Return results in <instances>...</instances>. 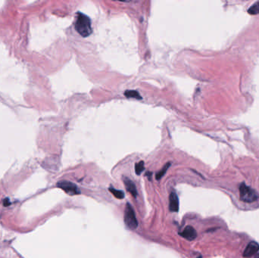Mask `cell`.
I'll use <instances>...</instances> for the list:
<instances>
[{
	"mask_svg": "<svg viewBox=\"0 0 259 258\" xmlns=\"http://www.w3.org/2000/svg\"><path fill=\"white\" fill-rule=\"evenodd\" d=\"M125 96L127 97V98H137V99H140L142 98L140 96V93H138L136 90H127L124 93Z\"/></svg>",
	"mask_w": 259,
	"mask_h": 258,
	"instance_id": "30bf717a",
	"label": "cell"
},
{
	"mask_svg": "<svg viewBox=\"0 0 259 258\" xmlns=\"http://www.w3.org/2000/svg\"><path fill=\"white\" fill-rule=\"evenodd\" d=\"M240 199L246 203H252L258 199V196L254 189L245 185L244 182L241 183L240 186Z\"/></svg>",
	"mask_w": 259,
	"mask_h": 258,
	"instance_id": "3957f363",
	"label": "cell"
},
{
	"mask_svg": "<svg viewBox=\"0 0 259 258\" xmlns=\"http://www.w3.org/2000/svg\"><path fill=\"white\" fill-rule=\"evenodd\" d=\"M108 190H109V192H111V193L115 196V198H116L117 199L124 198L125 194L123 191L118 190V189H115V188H112V187H110L109 189H108Z\"/></svg>",
	"mask_w": 259,
	"mask_h": 258,
	"instance_id": "9c48e42d",
	"label": "cell"
},
{
	"mask_svg": "<svg viewBox=\"0 0 259 258\" xmlns=\"http://www.w3.org/2000/svg\"><path fill=\"white\" fill-rule=\"evenodd\" d=\"M57 186L60 189L65 191L68 195H77L81 194V191H80L79 188L76 184L73 183V182H69V181H61L57 183Z\"/></svg>",
	"mask_w": 259,
	"mask_h": 258,
	"instance_id": "277c9868",
	"label": "cell"
},
{
	"mask_svg": "<svg viewBox=\"0 0 259 258\" xmlns=\"http://www.w3.org/2000/svg\"><path fill=\"white\" fill-rule=\"evenodd\" d=\"M179 235L184 239L189 241L194 240L197 237V232L195 229L191 226H187L181 232H179Z\"/></svg>",
	"mask_w": 259,
	"mask_h": 258,
	"instance_id": "5b68a950",
	"label": "cell"
},
{
	"mask_svg": "<svg viewBox=\"0 0 259 258\" xmlns=\"http://www.w3.org/2000/svg\"><path fill=\"white\" fill-rule=\"evenodd\" d=\"M169 209L171 212L179 211V198L175 192H171L169 196Z\"/></svg>",
	"mask_w": 259,
	"mask_h": 258,
	"instance_id": "ba28073f",
	"label": "cell"
},
{
	"mask_svg": "<svg viewBox=\"0 0 259 258\" xmlns=\"http://www.w3.org/2000/svg\"><path fill=\"white\" fill-rule=\"evenodd\" d=\"M170 166V163H168L167 164H165V165L163 167V168H162L159 172L157 173L156 176H155V178H156L157 180H161L162 177H163V176L165 175V173H166L167 170H168V168H169Z\"/></svg>",
	"mask_w": 259,
	"mask_h": 258,
	"instance_id": "7c38bea8",
	"label": "cell"
},
{
	"mask_svg": "<svg viewBox=\"0 0 259 258\" xmlns=\"http://www.w3.org/2000/svg\"><path fill=\"white\" fill-rule=\"evenodd\" d=\"M4 202H6V203H4V205L5 206H8V205H9V204H10V202H9V200H8V198H6V200L4 201Z\"/></svg>",
	"mask_w": 259,
	"mask_h": 258,
	"instance_id": "5bb4252c",
	"label": "cell"
},
{
	"mask_svg": "<svg viewBox=\"0 0 259 258\" xmlns=\"http://www.w3.org/2000/svg\"><path fill=\"white\" fill-rule=\"evenodd\" d=\"M255 258H259V254H258V255H257L256 257H255Z\"/></svg>",
	"mask_w": 259,
	"mask_h": 258,
	"instance_id": "9a60e30c",
	"label": "cell"
},
{
	"mask_svg": "<svg viewBox=\"0 0 259 258\" xmlns=\"http://www.w3.org/2000/svg\"><path fill=\"white\" fill-rule=\"evenodd\" d=\"M248 13L252 15L259 14V2L254 3L253 5L248 9Z\"/></svg>",
	"mask_w": 259,
	"mask_h": 258,
	"instance_id": "8fae6325",
	"label": "cell"
},
{
	"mask_svg": "<svg viewBox=\"0 0 259 258\" xmlns=\"http://www.w3.org/2000/svg\"><path fill=\"white\" fill-rule=\"evenodd\" d=\"M198 258H203V257H198Z\"/></svg>",
	"mask_w": 259,
	"mask_h": 258,
	"instance_id": "2e32d148",
	"label": "cell"
},
{
	"mask_svg": "<svg viewBox=\"0 0 259 258\" xmlns=\"http://www.w3.org/2000/svg\"><path fill=\"white\" fill-rule=\"evenodd\" d=\"M74 27L77 33L83 37H87L91 34L92 31H93L90 18L81 12L77 13Z\"/></svg>",
	"mask_w": 259,
	"mask_h": 258,
	"instance_id": "6da1fadb",
	"label": "cell"
},
{
	"mask_svg": "<svg viewBox=\"0 0 259 258\" xmlns=\"http://www.w3.org/2000/svg\"><path fill=\"white\" fill-rule=\"evenodd\" d=\"M145 170V164L144 161L141 160L139 163L135 164V172L137 175H140L142 173V172H143V170Z\"/></svg>",
	"mask_w": 259,
	"mask_h": 258,
	"instance_id": "4fadbf2b",
	"label": "cell"
},
{
	"mask_svg": "<svg viewBox=\"0 0 259 258\" xmlns=\"http://www.w3.org/2000/svg\"><path fill=\"white\" fill-rule=\"evenodd\" d=\"M124 223L130 230H134L138 227V220L133 207L129 203L126 204L124 210Z\"/></svg>",
	"mask_w": 259,
	"mask_h": 258,
	"instance_id": "7a4b0ae2",
	"label": "cell"
},
{
	"mask_svg": "<svg viewBox=\"0 0 259 258\" xmlns=\"http://www.w3.org/2000/svg\"><path fill=\"white\" fill-rule=\"evenodd\" d=\"M259 251V244L256 242H251L248 244L243 252L244 257H251Z\"/></svg>",
	"mask_w": 259,
	"mask_h": 258,
	"instance_id": "8992f818",
	"label": "cell"
},
{
	"mask_svg": "<svg viewBox=\"0 0 259 258\" xmlns=\"http://www.w3.org/2000/svg\"><path fill=\"white\" fill-rule=\"evenodd\" d=\"M123 181L124 182L125 187H126L127 191L130 195L133 196V198H136L138 195V192L137 189H136V185L134 184V182H133L131 180L128 179L127 177H123Z\"/></svg>",
	"mask_w": 259,
	"mask_h": 258,
	"instance_id": "52a82bcc",
	"label": "cell"
}]
</instances>
